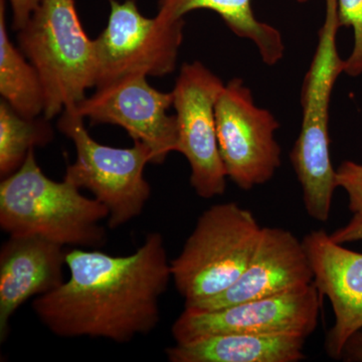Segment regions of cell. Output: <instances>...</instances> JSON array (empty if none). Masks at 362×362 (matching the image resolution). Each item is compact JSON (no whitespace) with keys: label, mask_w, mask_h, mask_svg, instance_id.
I'll return each instance as SVG.
<instances>
[{"label":"cell","mask_w":362,"mask_h":362,"mask_svg":"<svg viewBox=\"0 0 362 362\" xmlns=\"http://www.w3.org/2000/svg\"><path fill=\"white\" fill-rule=\"evenodd\" d=\"M66 262L70 278L33 302L52 334L128 343L158 326L160 300L173 280L160 233L147 235L129 256L78 247L66 252Z\"/></svg>","instance_id":"cell-1"},{"label":"cell","mask_w":362,"mask_h":362,"mask_svg":"<svg viewBox=\"0 0 362 362\" xmlns=\"http://www.w3.org/2000/svg\"><path fill=\"white\" fill-rule=\"evenodd\" d=\"M108 209L81 194L70 181L42 173L35 149L23 165L0 183V228L9 235H37L62 246L97 250L107 233Z\"/></svg>","instance_id":"cell-2"},{"label":"cell","mask_w":362,"mask_h":362,"mask_svg":"<svg viewBox=\"0 0 362 362\" xmlns=\"http://www.w3.org/2000/svg\"><path fill=\"white\" fill-rule=\"evenodd\" d=\"M337 0H326L325 20L318 45L301 90V130L290 159L302 188L304 207L310 218L329 221L337 169L330 156L329 108L338 77L344 73V59L337 49L339 30Z\"/></svg>","instance_id":"cell-3"},{"label":"cell","mask_w":362,"mask_h":362,"mask_svg":"<svg viewBox=\"0 0 362 362\" xmlns=\"http://www.w3.org/2000/svg\"><path fill=\"white\" fill-rule=\"evenodd\" d=\"M18 39L42 81L47 120L77 106L96 86L95 42L83 28L75 0H42Z\"/></svg>","instance_id":"cell-4"},{"label":"cell","mask_w":362,"mask_h":362,"mask_svg":"<svg viewBox=\"0 0 362 362\" xmlns=\"http://www.w3.org/2000/svg\"><path fill=\"white\" fill-rule=\"evenodd\" d=\"M262 230L252 211L235 202L214 204L201 214L180 255L170 261L185 307L218 296L237 282Z\"/></svg>","instance_id":"cell-5"},{"label":"cell","mask_w":362,"mask_h":362,"mask_svg":"<svg viewBox=\"0 0 362 362\" xmlns=\"http://www.w3.org/2000/svg\"><path fill=\"white\" fill-rule=\"evenodd\" d=\"M84 119L74 107L61 114L59 129L76 149L64 180L89 190L108 209L109 228L116 230L139 216L151 197L144 169L152 164L153 154L140 142L129 148L100 144L86 129Z\"/></svg>","instance_id":"cell-6"},{"label":"cell","mask_w":362,"mask_h":362,"mask_svg":"<svg viewBox=\"0 0 362 362\" xmlns=\"http://www.w3.org/2000/svg\"><path fill=\"white\" fill-rule=\"evenodd\" d=\"M108 23L94 40L96 86L143 74L164 77L175 70L183 42L185 21L146 18L135 0H111Z\"/></svg>","instance_id":"cell-7"},{"label":"cell","mask_w":362,"mask_h":362,"mask_svg":"<svg viewBox=\"0 0 362 362\" xmlns=\"http://www.w3.org/2000/svg\"><path fill=\"white\" fill-rule=\"evenodd\" d=\"M218 147L228 178L243 190L265 185L282 164L277 119L255 102L242 78L223 85L216 104Z\"/></svg>","instance_id":"cell-8"},{"label":"cell","mask_w":362,"mask_h":362,"mask_svg":"<svg viewBox=\"0 0 362 362\" xmlns=\"http://www.w3.org/2000/svg\"><path fill=\"white\" fill-rule=\"evenodd\" d=\"M322 297L313 282L284 294L214 310L185 307L173 324L171 334L175 343L223 334L307 338L318 325Z\"/></svg>","instance_id":"cell-9"},{"label":"cell","mask_w":362,"mask_h":362,"mask_svg":"<svg viewBox=\"0 0 362 362\" xmlns=\"http://www.w3.org/2000/svg\"><path fill=\"white\" fill-rule=\"evenodd\" d=\"M223 81L201 62L181 66L173 93L177 120V149L190 168L195 194L211 199L225 194L226 175L216 132V104Z\"/></svg>","instance_id":"cell-10"},{"label":"cell","mask_w":362,"mask_h":362,"mask_svg":"<svg viewBox=\"0 0 362 362\" xmlns=\"http://www.w3.org/2000/svg\"><path fill=\"white\" fill-rule=\"evenodd\" d=\"M147 78L134 74L98 87L74 108L92 124L120 126L133 141L149 147L152 164H162L177 149V120L168 114L173 93L156 89Z\"/></svg>","instance_id":"cell-11"},{"label":"cell","mask_w":362,"mask_h":362,"mask_svg":"<svg viewBox=\"0 0 362 362\" xmlns=\"http://www.w3.org/2000/svg\"><path fill=\"white\" fill-rule=\"evenodd\" d=\"M313 282V269L303 240L285 228H263L251 261L237 282L218 296L187 308H225L284 294Z\"/></svg>","instance_id":"cell-12"},{"label":"cell","mask_w":362,"mask_h":362,"mask_svg":"<svg viewBox=\"0 0 362 362\" xmlns=\"http://www.w3.org/2000/svg\"><path fill=\"white\" fill-rule=\"evenodd\" d=\"M302 240L313 269L314 284L328 298L334 314L325 351L339 361L344 343L362 328V252L337 244L322 230L309 233Z\"/></svg>","instance_id":"cell-13"},{"label":"cell","mask_w":362,"mask_h":362,"mask_svg":"<svg viewBox=\"0 0 362 362\" xmlns=\"http://www.w3.org/2000/svg\"><path fill=\"white\" fill-rule=\"evenodd\" d=\"M64 246L37 235H9L0 251V341L8 335L9 320L30 298L65 282Z\"/></svg>","instance_id":"cell-14"},{"label":"cell","mask_w":362,"mask_h":362,"mask_svg":"<svg viewBox=\"0 0 362 362\" xmlns=\"http://www.w3.org/2000/svg\"><path fill=\"white\" fill-rule=\"evenodd\" d=\"M306 338L292 335L223 334L175 343L170 362H298L306 358Z\"/></svg>","instance_id":"cell-15"},{"label":"cell","mask_w":362,"mask_h":362,"mask_svg":"<svg viewBox=\"0 0 362 362\" xmlns=\"http://www.w3.org/2000/svg\"><path fill=\"white\" fill-rule=\"evenodd\" d=\"M252 0H160L156 14L161 20L182 21L199 9L214 11L235 35L251 40L268 66H275L284 57L285 45L277 28L259 21L252 11Z\"/></svg>","instance_id":"cell-16"},{"label":"cell","mask_w":362,"mask_h":362,"mask_svg":"<svg viewBox=\"0 0 362 362\" xmlns=\"http://www.w3.org/2000/svg\"><path fill=\"white\" fill-rule=\"evenodd\" d=\"M0 94L21 115L35 118L44 114V88L39 74L7 32L6 0H0Z\"/></svg>","instance_id":"cell-17"},{"label":"cell","mask_w":362,"mask_h":362,"mask_svg":"<svg viewBox=\"0 0 362 362\" xmlns=\"http://www.w3.org/2000/svg\"><path fill=\"white\" fill-rule=\"evenodd\" d=\"M49 120L21 115L4 100L0 102V176L2 180L20 169L30 150L54 140Z\"/></svg>","instance_id":"cell-18"},{"label":"cell","mask_w":362,"mask_h":362,"mask_svg":"<svg viewBox=\"0 0 362 362\" xmlns=\"http://www.w3.org/2000/svg\"><path fill=\"white\" fill-rule=\"evenodd\" d=\"M340 28L354 30V47L344 59V74L349 77L362 75V0H337Z\"/></svg>","instance_id":"cell-19"},{"label":"cell","mask_w":362,"mask_h":362,"mask_svg":"<svg viewBox=\"0 0 362 362\" xmlns=\"http://www.w3.org/2000/svg\"><path fill=\"white\" fill-rule=\"evenodd\" d=\"M337 183L349 195V211L362 214V164L343 161L337 169Z\"/></svg>","instance_id":"cell-20"},{"label":"cell","mask_w":362,"mask_h":362,"mask_svg":"<svg viewBox=\"0 0 362 362\" xmlns=\"http://www.w3.org/2000/svg\"><path fill=\"white\" fill-rule=\"evenodd\" d=\"M42 0H9L13 11V25L16 30H23L30 20Z\"/></svg>","instance_id":"cell-21"},{"label":"cell","mask_w":362,"mask_h":362,"mask_svg":"<svg viewBox=\"0 0 362 362\" xmlns=\"http://www.w3.org/2000/svg\"><path fill=\"white\" fill-rule=\"evenodd\" d=\"M330 238L341 245L362 240V214H354L349 223L330 233Z\"/></svg>","instance_id":"cell-22"},{"label":"cell","mask_w":362,"mask_h":362,"mask_svg":"<svg viewBox=\"0 0 362 362\" xmlns=\"http://www.w3.org/2000/svg\"><path fill=\"white\" fill-rule=\"evenodd\" d=\"M339 361L362 362V328L350 335L344 343Z\"/></svg>","instance_id":"cell-23"},{"label":"cell","mask_w":362,"mask_h":362,"mask_svg":"<svg viewBox=\"0 0 362 362\" xmlns=\"http://www.w3.org/2000/svg\"><path fill=\"white\" fill-rule=\"evenodd\" d=\"M299 4H306V2H308L309 0H297Z\"/></svg>","instance_id":"cell-24"}]
</instances>
